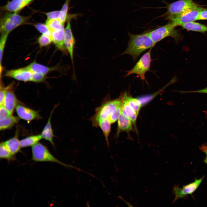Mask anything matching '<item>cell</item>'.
Wrapping results in <instances>:
<instances>
[{
	"instance_id": "83f0119b",
	"label": "cell",
	"mask_w": 207,
	"mask_h": 207,
	"mask_svg": "<svg viewBox=\"0 0 207 207\" xmlns=\"http://www.w3.org/2000/svg\"><path fill=\"white\" fill-rule=\"evenodd\" d=\"M69 0H66L60 11L59 19L64 24L67 18Z\"/></svg>"
},
{
	"instance_id": "8fae6325",
	"label": "cell",
	"mask_w": 207,
	"mask_h": 207,
	"mask_svg": "<svg viewBox=\"0 0 207 207\" xmlns=\"http://www.w3.org/2000/svg\"><path fill=\"white\" fill-rule=\"evenodd\" d=\"M15 109L19 117L25 120L30 121L41 118L37 111L21 105L18 104Z\"/></svg>"
},
{
	"instance_id": "5bb4252c",
	"label": "cell",
	"mask_w": 207,
	"mask_h": 207,
	"mask_svg": "<svg viewBox=\"0 0 207 207\" xmlns=\"http://www.w3.org/2000/svg\"><path fill=\"white\" fill-rule=\"evenodd\" d=\"M64 27L61 29L51 31V38L56 47L64 53L67 50L64 43Z\"/></svg>"
},
{
	"instance_id": "9a60e30c",
	"label": "cell",
	"mask_w": 207,
	"mask_h": 207,
	"mask_svg": "<svg viewBox=\"0 0 207 207\" xmlns=\"http://www.w3.org/2000/svg\"><path fill=\"white\" fill-rule=\"evenodd\" d=\"M18 100L14 92L9 90L7 91L5 96L3 105L12 115L18 104Z\"/></svg>"
},
{
	"instance_id": "8992f818",
	"label": "cell",
	"mask_w": 207,
	"mask_h": 207,
	"mask_svg": "<svg viewBox=\"0 0 207 207\" xmlns=\"http://www.w3.org/2000/svg\"><path fill=\"white\" fill-rule=\"evenodd\" d=\"M175 27L170 22L167 24L159 27L148 32L150 37L156 44L164 38L173 37L175 41H178L180 37Z\"/></svg>"
},
{
	"instance_id": "484cf974",
	"label": "cell",
	"mask_w": 207,
	"mask_h": 207,
	"mask_svg": "<svg viewBox=\"0 0 207 207\" xmlns=\"http://www.w3.org/2000/svg\"><path fill=\"white\" fill-rule=\"evenodd\" d=\"M0 158L6 159L9 161L14 160L16 159L15 156L10 152L3 142H1L0 144Z\"/></svg>"
},
{
	"instance_id": "d6986e66",
	"label": "cell",
	"mask_w": 207,
	"mask_h": 207,
	"mask_svg": "<svg viewBox=\"0 0 207 207\" xmlns=\"http://www.w3.org/2000/svg\"><path fill=\"white\" fill-rule=\"evenodd\" d=\"M25 68L32 72H37L46 74L56 69L55 67H49L34 61Z\"/></svg>"
},
{
	"instance_id": "2e32d148",
	"label": "cell",
	"mask_w": 207,
	"mask_h": 207,
	"mask_svg": "<svg viewBox=\"0 0 207 207\" xmlns=\"http://www.w3.org/2000/svg\"><path fill=\"white\" fill-rule=\"evenodd\" d=\"M18 136V133L16 131L13 137L3 142L10 152L15 156L17 154L20 152L21 148Z\"/></svg>"
},
{
	"instance_id": "4fadbf2b",
	"label": "cell",
	"mask_w": 207,
	"mask_h": 207,
	"mask_svg": "<svg viewBox=\"0 0 207 207\" xmlns=\"http://www.w3.org/2000/svg\"><path fill=\"white\" fill-rule=\"evenodd\" d=\"M34 0H12L1 7L3 10L18 13L23 8L30 4Z\"/></svg>"
},
{
	"instance_id": "f546056e",
	"label": "cell",
	"mask_w": 207,
	"mask_h": 207,
	"mask_svg": "<svg viewBox=\"0 0 207 207\" xmlns=\"http://www.w3.org/2000/svg\"><path fill=\"white\" fill-rule=\"evenodd\" d=\"M34 26L35 28L42 34L46 35L51 38V31L45 24L38 23Z\"/></svg>"
},
{
	"instance_id": "ffe728a7",
	"label": "cell",
	"mask_w": 207,
	"mask_h": 207,
	"mask_svg": "<svg viewBox=\"0 0 207 207\" xmlns=\"http://www.w3.org/2000/svg\"><path fill=\"white\" fill-rule=\"evenodd\" d=\"M19 120L18 117L11 115L5 118L0 119L1 131L11 128L17 123Z\"/></svg>"
},
{
	"instance_id": "7c38bea8",
	"label": "cell",
	"mask_w": 207,
	"mask_h": 207,
	"mask_svg": "<svg viewBox=\"0 0 207 207\" xmlns=\"http://www.w3.org/2000/svg\"><path fill=\"white\" fill-rule=\"evenodd\" d=\"M5 76L18 80L27 82L31 81L32 72L25 67L7 71Z\"/></svg>"
},
{
	"instance_id": "7402d4cb",
	"label": "cell",
	"mask_w": 207,
	"mask_h": 207,
	"mask_svg": "<svg viewBox=\"0 0 207 207\" xmlns=\"http://www.w3.org/2000/svg\"><path fill=\"white\" fill-rule=\"evenodd\" d=\"M122 102L121 106V111L135 123L137 115L129 105L122 95Z\"/></svg>"
},
{
	"instance_id": "603a6c76",
	"label": "cell",
	"mask_w": 207,
	"mask_h": 207,
	"mask_svg": "<svg viewBox=\"0 0 207 207\" xmlns=\"http://www.w3.org/2000/svg\"><path fill=\"white\" fill-rule=\"evenodd\" d=\"M42 139L41 135L30 136L20 140L21 148L32 146L35 145Z\"/></svg>"
},
{
	"instance_id": "836d02e7",
	"label": "cell",
	"mask_w": 207,
	"mask_h": 207,
	"mask_svg": "<svg viewBox=\"0 0 207 207\" xmlns=\"http://www.w3.org/2000/svg\"><path fill=\"white\" fill-rule=\"evenodd\" d=\"M45 78V75L42 73L32 72L31 81L35 82H40L43 81Z\"/></svg>"
},
{
	"instance_id": "f1b7e54d",
	"label": "cell",
	"mask_w": 207,
	"mask_h": 207,
	"mask_svg": "<svg viewBox=\"0 0 207 207\" xmlns=\"http://www.w3.org/2000/svg\"><path fill=\"white\" fill-rule=\"evenodd\" d=\"M8 34L1 33L0 41V74H1L2 67L1 66V62L4 49L5 45L7 40Z\"/></svg>"
},
{
	"instance_id": "30bf717a",
	"label": "cell",
	"mask_w": 207,
	"mask_h": 207,
	"mask_svg": "<svg viewBox=\"0 0 207 207\" xmlns=\"http://www.w3.org/2000/svg\"><path fill=\"white\" fill-rule=\"evenodd\" d=\"M70 22V19H68L65 29L64 43L67 51L69 54L73 68L74 49L75 42L71 29Z\"/></svg>"
},
{
	"instance_id": "8d00e7d4",
	"label": "cell",
	"mask_w": 207,
	"mask_h": 207,
	"mask_svg": "<svg viewBox=\"0 0 207 207\" xmlns=\"http://www.w3.org/2000/svg\"><path fill=\"white\" fill-rule=\"evenodd\" d=\"M180 93H206L207 94V87L206 88L197 90L195 91H179Z\"/></svg>"
},
{
	"instance_id": "1f68e13d",
	"label": "cell",
	"mask_w": 207,
	"mask_h": 207,
	"mask_svg": "<svg viewBox=\"0 0 207 207\" xmlns=\"http://www.w3.org/2000/svg\"><path fill=\"white\" fill-rule=\"evenodd\" d=\"M13 83H12L6 87H3V86L0 85V105H3V100L5 94L7 91L13 88Z\"/></svg>"
},
{
	"instance_id": "4316f807",
	"label": "cell",
	"mask_w": 207,
	"mask_h": 207,
	"mask_svg": "<svg viewBox=\"0 0 207 207\" xmlns=\"http://www.w3.org/2000/svg\"><path fill=\"white\" fill-rule=\"evenodd\" d=\"M51 31L64 27V24L59 19L47 20L45 24Z\"/></svg>"
},
{
	"instance_id": "52a82bcc",
	"label": "cell",
	"mask_w": 207,
	"mask_h": 207,
	"mask_svg": "<svg viewBox=\"0 0 207 207\" xmlns=\"http://www.w3.org/2000/svg\"><path fill=\"white\" fill-rule=\"evenodd\" d=\"M153 48L150 49L144 54L136 63L134 67L131 70L126 71V76L132 74H136L142 80L147 82L145 78L146 73L150 70L151 63V52Z\"/></svg>"
},
{
	"instance_id": "ba28073f",
	"label": "cell",
	"mask_w": 207,
	"mask_h": 207,
	"mask_svg": "<svg viewBox=\"0 0 207 207\" xmlns=\"http://www.w3.org/2000/svg\"><path fill=\"white\" fill-rule=\"evenodd\" d=\"M204 9L200 7L189 10L172 19L170 22L176 27L186 23L199 20L200 13Z\"/></svg>"
},
{
	"instance_id": "74e56055",
	"label": "cell",
	"mask_w": 207,
	"mask_h": 207,
	"mask_svg": "<svg viewBox=\"0 0 207 207\" xmlns=\"http://www.w3.org/2000/svg\"><path fill=\"white\" fill-rule=\"evenodd\" d=\"M207 20V9L204 8L200 14L199 20Z\"/></svg>"
},
{
	"instance_id": "277c9868",
	"label": "cell",
	"mask_w": 207,
	"mask_h": 207,
	"mask_svg": "<svg viewBox=\"0 0 207 207\" xmlns=\"http://www.w3.org/2000/svg\"><path fill=\"white\" fill-rule=\"evenodd\" d=\"M200 7L193 0H179L167 5L166 12L162 16L170 21L188 10Z\"/></svg>"
},
{
	"instance_id": "d4e9b609",
	"label": "cell",
	"mask_w": 207,
	"mask_h": 207,
	"mask_svg": "<svg viewBox=\"0 0 207 207\" xmlns=\"http://www.w3.org/2000/svg\"><path fill=\"white\" fill-rule=\"evenodd\" d=\"M122 95L129 105L138 115L141 105L139 100L128 96L125 93Z\"/></svg>"
},
{
	"instance_id": "6da1fadb",
	"label": "cell",
	"mask_w": 207,
	"mask_h": 207,
	"mask_svg": "<svg viewBox=\"0 0 207 207\" xmlns=\"http://www.w3.org/2000/svg\"><path fill=\"white\" fill-rule=\"evenodd\" d=\"M128 34L129 40L127 47L121 55L128 54L134 60L145 51L153 48L155 45L148 32L138 34L129 32Z\"/></svg>"
},
{
	"instance_id": "ac0fdd59",
	"label": "cell",
	"mask_w": 207,
	"mask_h": 207,
	"mask_svg": "<svg viewBox=\"0 0 207 207\" xmlns=\"http://www.w3.org/2000/svg\"><path fill=\"white\" fill-rule=\"evenodd\" d=\"M131 121L130 119L121 111L118 119L117 134H118L121 131H131L132 129Z\"/></svg>"
},
{
	"instance_id": "3957f363",
	"label": "cell",
	"mask_w": 207,
	"mask_h": 207,
	"mask_svg": "<svg viewBox=\"0 0 207 207\" xmlns=\"http://www.w3.org/2000/svg\"><path fill=\"white\" fill-rule=\"evenodd\" d=\"M32 160L36 162H50L56 163L65 167H70L81 171L71 165L64 163L55 157L45 145L39 142L32 146Z\"/></svg>"
},
{
	"instance_id": "4dcf8cb0",
	"label": "cell",
	"mask_w": 207,
	"mask_h": 207,
	"mask_svg": "<svg viewBox=\"0 0 207 207\" xmlns=\"http://www.w3.org/2000/svg\"><path fill=\"white\" fill-rule=\"evenodd\" d=\"M37 41L41 47L46 46L50 44L52 41L51 38L44 34L41 35L38 38Z\"/></svg>"
},
{
	"instance_id": "44dd1931",
	"label": "cell",
	"mask_w": 207,
	"mask_h": 207,
	"mask_svg": "<svg viewBox=\"0 0 207 207\" xmlns=\"http://www.w3.org/2000/svg\"><path fill=\"white\" fill-rule=\"evenodd\" d=\"M181 26L188 30L205 33L207 31V25L194 21L182 25Z\"/></svg>"
},
{
	"instance_id": "cb8c5ba5",
	"label": "cell",
	"mask_w": 207,
	"mask_h": 207,
	"mask_svg": "<svg viewBox=\"0 0 207 207\" xmlns=\"http://www.w3.org/2000/svg\"><path fill=\"white\" fill-rule=\"evenodd\" d=\"M111 123L108 119L100 121L97 127H99L103 132L108 147L109 146L108 137L111 131Z\"/></svg>"
},
{
	"instance_id": "9c48e42d",
	"label": "cell",
	"mask_w": 207,
	"mask_h": 207,
	"mask_svg": "<svg viewBox=\"0 0 207 207\" xmlns=\"http://www.w3.org/2000/svg\"><path fill=\"white\" fill-rule=\"evenodd\" d=\"M204 178L202 177L199 179H196L193 182L184 185L182 187L175 186L173 189L175 196L173 202L179 199L183 198L188 195H191L198 188Z\"/></svg>"
},
{
	"instance_id": "d590c367",
	"label": "cell",
	"mask_w": 207,
	"mask_h": 207,
	"mask_svg": "<svg viewBox=\"0 0 207 207\" xmlns=\"http://www.w3.org/2000/svg\"><path fill=\"white\" fill-rule=\"evenodd\" d=\"M0 106V119L5 118L12 115L3 105Z\"/></svg>"
},
{
	"instance_id": "e0dca14e",
	"label": "cell",
	"mask_w": 207,
	"mask_h": 207,
	"mask_svg": "<svg viewBox=\"0 0 207 207\" xmlns=\"http://www.w3.org/2000/svg\"><path fill=\"white\" fill-rule=\"evenodd\" d=\"M55 108V107L51 110L48 121L41 134L42 138L49 141L54 147L55 146L53 140L54 135L52 128L51 120L52 115Z\"/></svg>"
},
{
	"instance_id": "5b68a950",
	"label": "cell",
	"mask_w": 207,
	"mask_h": 207,
	"mask_svg": "<svg viewBox=\"0 0 207 207\" xmlns=\"http://www.w3.org/2000/svg\"><path fill=\"white\" fill-rule=\"evenodd\" d=\"M29 17L22 16L17 13H6L1 18L0 32L7 34L20 26L26 23Z\"/></svg>"
},
{
	"instance_id": "d6a6232c",
	"label": "cell",
	"mask_w": 207,
	"mask_h": 207,
	"mask_svg": "<svg viewBox=\"0 0 207 207\" xmlns=\"http://www.w3.org/2000/svg\"><path fill=\"white\" fill-rule=\"evenodd\" d=\"M121 106L122 105L118 107L108 119L111 124L115 122L118 120L121 112Z\"/></svg>"
},
{
	"instance_id": "f35d334b",
	"label": "cell",
	"mask_w": 207,
	"mask_h": 207,
	"mask_svg": "<svg viewBox=\"0 0 207 207\" xmlns=\"http://www.w3.org/2000/svg\"><path fill=\"white\" fill-rule=\"evenodd\" d=\"M200 149L206 154L204 162L207 165V144L203 145L200 147Z\"/></svg>"
},
{
	"instance_id": "7a4b0ae2",
	"label": "cell",
	"mask_w": 207,
	"mask_h": 207,
	"mask_svg": "<svg viewBox=\"0 0 207 207\" xmlns=\"http://www.w3.org/2000/svg\"><path fill=\"white\" fill-rule=\"evenodd\" d=\"M122 102V96L113 100L105 99L100 106L96 108L95 114L90 118L93 126L97 127L100 121L108 119L116 109L121 105Z\"/></svg>"
},
{
	"instance_id": "e575fe53",
	"label": "cell",
	"mask_w": 207,
	"mask_h": 207,
	"mask_svg": "<svg viewBox=\"0 0 207 207\" xmlns=\"http://www.w3.org/2000/svg\"><path fill=\"white\" fill-rule=\"evenodd\" d=\"M60 11H55L45 13L47 17V20L59 19Z\"/></svg>"
}]
</instances>
